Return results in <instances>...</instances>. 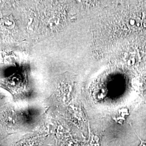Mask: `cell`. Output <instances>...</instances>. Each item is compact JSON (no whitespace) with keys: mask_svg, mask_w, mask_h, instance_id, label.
<instances>
[{"mask_svg":"<svg viewBox=\"0 0 146 146\" xmlns=\"http://www.w3.org/2000/svg\"><path fill=\"white\" fill-rule=\"evenodd\" d=\"M136 21L135 20H131L130 22H129V23H130V25H131V26H133V25H134L135 24Z\"/></svg>","mask_w":146,"mask_h":146,"instance_id":"6da1fadb","label":"cell"},{"mask_svg":"<svg viewBox=\"0 0 146 146\" xmlns=\"http://www.w3.org/2000/svg\"><path fill=\"white\" fill-rule=\"evenodd\" d=\"M139 146H146V141H141V144Z\"/></svg>","mask_w":146,"mask_h":146,"instance_id":"7a4b0ae2","label":"cell"},{"mask_svg":"<svg viewBox=\"0 0 146 146\" xmlns=\"http://www.w3.org/2000/svg\"></svg>","mask_w":146,"mask_h":146,"instance_id":"3957f363","label":"cell"}]
</instances>
